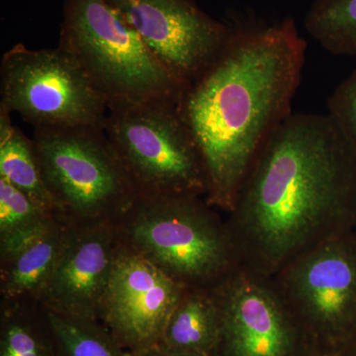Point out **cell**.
<instances>
[{
    "label": "cell",
    "instance_id": "cell-1",
    "mask_svg": "<svg viewBox=\"0 0 356 356\" xmlns=\"http://www.w3.org/2000/svg\"><path fill=\"white\" fill-rule=\"evenodd\" d=\"M356 154L327 114L292 113L255 156L226 215L241 267L273 277L355 229Z\"/></svg>",
    "mask_w": 356,
    "mask_h": 356
},
{
    "label": "cell",
    "instance_id": "cell-2",
    "mask_svg": "<svg viewBox=\"0 0 356 356\" xmlns=\"http://www.w3.org/2000/svg\"><path fill=\"white\" fill-rule=\"evenodd\" d=\"M306 51L291 16L232 27L219 58L185 89L178 109L202 158L206 201L222 214L255 156L292 114Z\"/></svg>",
    "mask_w": 356,
    "mask_h": 356
},
{
    "label": "cell",
    "instance_id": "cell-3",
    "mask_svg": "<svg viewBox=\"0 0 356 356\" xmlns=\"http://www.w3.org/2000/svg\"><path fill=\"white\" fill-rule=\"evenodd\" d=\"M114 224L124 245L184 287L213 290L241 267L226 215L200 196L138 195Z\"/></svg>",
    "mask_w": 356,
    "mask_h": 356
},
{
    "label": "cell",
    "instance_id": "cell-4",
    "mask_svg": "<svg viewBox=\"0 0 356 356\" xmlns=\"http://www.w3.org/2000/svg\"><path fill=\"white\" fill-rule=\"evenodd\" d=\"M58 47L108 108L153 100L179 103L187 86L156 60L107 0H65Z\"/></svg>",
    "mask_w": 356,
    "mask_h": 356
},
{
    "label": "cell",
    "instance_id": "cell-5",
    "mask_svg": "<svg viewBox=\"0 0 356 356\" xmlns=\"http://www.w3.org/2000/svg\"><path fill=\"white\" fill-rule=\"evenodd\" d=\"M32 140L58 215L69 224H114L137 198L102 126L34 129Z\"/></svg>",
    "mask_w": 356,
    "mask_h": 356
},
{
    "label": "cell",
    "instance_id": "cell-6",
    "mask_svg": "<svg viewBox=\"0 0 356 356\" xmlns=\"http://www.w3.org/2000/svg\"><path fill=\"white\" fill-rule=\"evenodd\" d=\"M177 105L153 100L108 108L105 133L138 195L205 198L202 158Z\"/></svg>",
    "mask_w": 356,
    "mask_h": 356
},
{
    "label": "cell",
    "instance_id": "cell-7",
    "mask_svg": "<svg viewBox=\"0 0 356 356\" xmlns=\"http://www.w3.org/2000/svg\"><path fill=\"white\" fill-rule=\"evenodd\" d=\"M0 106L34 129L104 127L108 106L60 47L31 50L16 44L2 56Z\"/></svg>",
    "mask_w": 356,
    "mask_h": 356
},
{
    "label": "cell",
    "instance_id": "cell-8",
    "mask_svg": "<svg viewBox=\"0 0 356 356\" xmlns=\"http://www.w3.org/2000/svg\"><path fill=\"white\" fill-rule=\"evenodd\" d=\"M271 280L300 329L348 339L356 325V231L295 257Z\"/></svg>",
    "mask_w": 356,
    "mask_h": 356
},
{
    "label": "cell",
    "instance_id": "cell-9",
    "mask_svg": "<svg viewBox=\"0 0 356 356\" xmlns=\"http://www.w3.org/2000/svg\"><path fill=\"white\" fill-rule=\"evenodd\" d=\"M175 79L197 81L221 55L232 27L192 0H107Z\"/></svg>",
    "mask_w": 356,
    "mask_h": 356
},
{
    "label": "cell",
    "instance_id": "cell-10",
    "mask_svg": "<svg viewBox=\"0 0 356 356\" xmlns=\"http://www.w3.org/2000/svg\"><path fill=\"white\" fill-rule=\"evenodd\" d=\"M213 293L221 320L217 356H294L304 332L271 277L240 267Z\"/></svg>",
    "mask_w": 356,
    "mask_h": 356
},
{
    "label": "cell",
    "instance_id": "cell-11",
    "mask_svg": "<svg viewBox=\"0 0 356 356\" xmlns=\"http://www.w3.org/2000/svg\"><path fill=\"white\" fill-rule=\"evenodd\" d=\"M185 289L121 243L98 321L128 353L158 346Z\"/></svg>",
    "mask_w": 356,
    "mask_h": 356
},
{
    "label": "cell",
    "instance_id": "cell-12",
    "mask_svg": "<svg viewBox=\"0 0 356 356\" xmlns=\"http://www.w3.org/2000/svg\"><path fill=\"white\" fill-rule=\"evenodd\" d=\"M121 241L113 222L69 224L55 268L42 293L47 310L98 320Z\"/></svg>",
    "mask_w": 356,
    "mask_h": 356
},
{
    "label": "cell",
    "instance_id": "cell-13",
    "mask_svg": "<svg viewBox=\"0 0 356 356\" xmlns=\"http://www.w3.org/2000/svg\"><path fill=\"white\" fill-rule=\"evenodd\" d=\"M67 225L60 216L39 235L0 254V301L41 298L64 243Z\"/></svg>",
    "mask_w": 356,
    "mask_h": 356
},
{
    "label": "cell",
    "instance_id": "cell-14",
    "mask_svg": "<svg viewBox=\"0 0 356 356\" xmlns=\"http://www.w3.org/2000/svg\"><path fill=\"white\" fill-rule=\"evenodd\" d=\"M220 337L221 320L213 290L186 288L168 318L159 346L184 355L217 356Z\"/></svg>",
    "mask_w": 356,
    "mask_h": 356
},
{
    "label": "cell",
    "instance_id": "cell-15",
    "mask_svg": "<svg viewBox=\"0 0 356 356\" xmlns=\"http://www.w3.org/2000/svg\"><path fill=\"white\" fill-rule=\"evenodd\" d=\"M0 356H60L39 300L0 301Z\"/></svg>",
    "mask_w": 356,
    "mask_h": 356
},
{
    "label": "cell",
    "instance_id": "cell-16",
    "mask_svg": "<svg viewBox=\"0 0 356 356\" xmlns=\"http://www.w3.org/2000/svg\"><path fill=\"white\" fill-rule=\"evenodd\" d=\"M0 177L58 215L55 201L42 177L32 138L15 127L13 121L0 123Z\"/></svg>",
    "mask_w": 356,
    "mask_h": 356
},
{
    "label": "cell",
    "instance_id": "cell-17",
    "mask_svg": "<svg viewBox=\"0 0 356 356\" xmlns=\"http://www.w3.org/2000/svg\"><path fill=\"white\" fill-rule=\"evenodd\" d=\"M304 25L327 53L356 57V0H316Z\"/></svg>",
    "mask_w": 356,
    "mask_h": 356
},
{
    "label": "cell",
    "instance_id": "cell-18",
    "mask_svg": "<svg viewBox=\"0 0 356 356\" xmlns=\"http://www.w3.org/2000/svg\"><path fill=\"white\" fill-rule=\"evenodd\" d=\"M47 312L60 356H128L99 321Z\"/></svg>",
    "mask_w": 356,
    "mask_h": 356
},
{
    "label": "cell",
    "instance_id": "cell-19",
    "mask_svg": "<svg viewBox=\"0 0 356 356\" xmlns=\"http://www.w3.org/2000/svg\"><path fill=\"white\" fill-rule=\"evenodd\" d=\"M57 216L0 177V238L42 228Z\"/></svg>",
    "mask_w": 356,
    "mask_h": 356
},
{
    "label": "cell",
    "instance_id": "cell-20",
    "mask_svg": "<svg viewBox=\"0 0 356 356\" xmlns=\"http://www.w3.org/2000/svg\"><path fill=\"white\" fill-rule=\"evenodd\" d=\"M327 116L356 154V67L327 102Z\"/></svg>",
    "mask_w": 356,
    "mask_h": 356
},
{
    "label": "cell",
    "instance_id": "cell-21",
    "mask_svg": "<svg viewBox=\"0 0 356 356\" xmlns=\"http://www.w3.org/2000/svg\"><path fill=\"white\" fill-rule=\"evenodd\" d=\"M128 356H196L191 355H184V353H172V351L166 350L161 346H154V348H147V350L134 351L128 353Z\"/></svg>",
    "mask_w": 356,
    "mask_h": 356
},
{
    "label": "cell",
    "instance_id": "cell-22",
    "mask_svg": "<svg viewBox=\"0 0 356 356\" xmlns=\"http://www.w3.org/2000/svg\"><path fill=\"white\" fill-rule=\"evenodd\" d=\"M348 339L350 341V356H356V325Z\"/></svg>",
    "mask_w": 356,
    "mask_h": 356
},
{
    "label": "cell",
    "instance_id": "cell-23",
    "mask_svg": "<svg viewBox=\"0 0 356 356\" xmlns=\"http://www.w3.org/2000/svg\"><path fill=\"white\" fill-rule=\"evenodd\" d=\"M355 229L356 231V213H355Z\"/></svg>",
    "mask_w": 356,
    "mask_h": 356
},
{
    "label": "cell",
    "instance_id": "cell-24",
    "mask_svg": "<svg viewBox=\"0 0 356 356\" xmlns=\"http://www.w3.org/2000/svg\"><path fill=\"white\" fill-rule=\"evenodd\" d=\"M320 356H325V355H320Z\"/></svg>",
    "mask_w": 356,
    "mask_h": 356
}]
</instances>
